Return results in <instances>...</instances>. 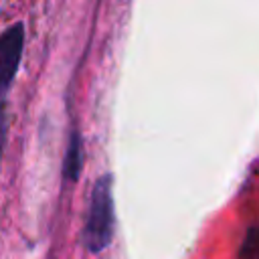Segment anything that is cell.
<instances>
[{
	"mask_svg": "<svg viewBox=\"0 0 259 259\" xmlns=\"http://www.w3.org/2000/svg\"><path fill=\"white\" fill-rule=\"evenodd\" d=\"M113 239V196L111 176H101L91 192L89 212L83 229V245L91 253H101Z\"/></svg>",
	"mask_w": 259,
	"mask_h": 259,
	"instance_id": "obj_1",
	"label": "cell"
},
{
	"mask_svg": "<svg viewBox=\"0 0 259 259\" xmlns=\"http://www.w3.org/2000/svg\"><path fill=\"white\" fill-rule=\"evenodd\" d=\"M81 166H83V140L79 136V132H73L69 138V146H67V154H65V164H63V174L67 180L75 182L81 174Z\"/></svg>",
	"mask_w": 259,
	"mask_h": 259,
	"instance_id": "obj_3",
	"label": "cell"
},
{
	"mask_svg": "<svg viewBox=\"0 0 259 259\" xmlns=\"http://www.w3.org/2000/svg\"><path fill=\"white\" fill-rule=\"evenodd\" d=\"M6 97H0V156L4 150V142H6Z\"/></svg>",
	"mask_w": 259,
	"mask_h": 259,
	"instance_id": "obj_5",
	"label": "cell"
},
{
	"mask_svg": "<svg viewBox=\"0 0 259 259\" xmlns=\"http://www.w3.org/2000/svg\"><path fill=\"white\" fill-rule=\"evenodd\" d=\"M239 257L241 259H259V227H253L247 231Z\"/></svg>",
	"mask_w": 259,
	"mask_h": 259,
	"instance_id": "obj_4",
	"label": "cell"
},
{
	"mask_svg": "<svg viewBox=\"0 0 259 259\" xmlns=\"http://www.w3.org/2000/svg\"><path fill=\"white\" fill-rule=\"evenodd\" d=\"M24 49V26L16 22L0 34V97H6L20 65Z\"/></svg>",
	"mask_w": 259,
	"mask_h": 259,
	"instance_id": "obj_2",
	"label": "cell"
}]
</instances>
